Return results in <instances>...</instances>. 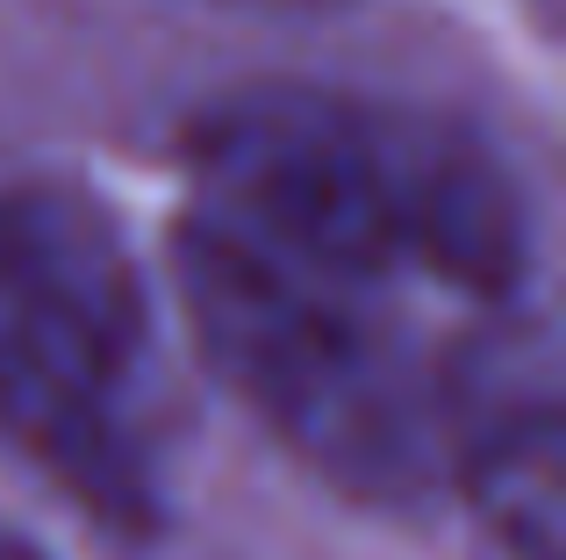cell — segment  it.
Masks as SVG:
<instances>
[{
    "label": "cell",
    "instance_id": "cell-3",
    "mask_svg": "<svg viewBox=\"0 0 566 560\" xmlns=\"http://www.w3.org/2000/svg\"><path fill=\"white\" fill-rule=\"evenodd\" d=\"M172 294L216 381L331 489L380 510L452 489L467 352H423L359 288L259 252L216 216L180 224Z\"/></svg>",
    "mask_w": 566,
    "mask_h": 560
},
{
    "label": "cell",
    "instance_id": "cell-4",
    "mask_svg": "<svg viewBox=\"0 0 566 560\" xmlns=\"http://www.w3.org/2000/svg\"><path fill=\"white\" fill-rule=\"evenodd\" d=\"M0 560H43L29 539H14V532H0Z\"/></svg>",
    "mask_w": 566,
    "mask_h": 560
},
{
    "label": "cell",
    "instance_id": "cell-2",
    "mask_svg": "<svg viewBox=\"0 0 566 560\" xmlns=\"http://www.w3.org/2000/svg\"><path fill=\"white\" fill-rule=\"evenodd\" d=\"M0 438L94 525L172 510L180 395L115 216L65 180H0Z\"/></svg>",
    "mask_w": 566,
    "mask_h": 560
},
{
    "label": "cell",
    "instance_id": "cell-1",
    "mask_svg": "<svg viewBox=\"0 0 566 560\" xmlns=\"http://www.w3.org/2000/svg\"><path fill=\"white\" fill-rule=\"evenodd\" d=\"M187 158L201 216L337 288L510 302L531 273V201L459 115L280 80L201 108Z\"/></svg>",
    "mask_w": 566,
    "mask_h": 560
}]
</instances>
